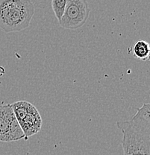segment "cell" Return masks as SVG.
Instances as JSON below:
<instances>
[{
	"instance_id": "obj_1",
	"label": "cell",
	"mask_w": 150,
	"mask_h": 155,
	"mask_svg": "<svg viewBox=\"0 0 150 155\" xmlns=\"http://www.w3.org/2000/svg\"><path fill=\"white\" fill-rule=\"evenodd\" d=\"M124 155H150V105L145 103L129 120L117 122Z\"/></svg>"
},
{
	"instance_id": "obj_2",
	"label": "cell",
	"mask_w": 150,
	"mask_h": 155,
	"mask_svg": "<svg viewBox=\"0 0 150 155\" xmlns=\"http://www.w3.org/2000/svg\"><path fill=\"white\" fill-rule=\"evenodd\" d=\"M35 11L31 0H0V28L11 33L28 28Z\"/></svg>"
},
{
	"instance_id": "obj_3",
	"label": "cell",
	"mask_w": 150,
	"mask_h": 155,
	"mask_svg": "<svg viewBox=\"0 0 150 155\" xmlns=\"http://www.w3.org/2000/svg\"><path fill=\"white\" fill-rule=\"evenodd\" d=\"M11 104L25 138L39 133L43 121L36 107L27 101H18Z\"/></svg>"
},
{
	"instance_id": "obj_4",
	"label": "cell",
	"mask_w": 150,
	"mask_h": 155,
	"mask_svg": "<svg viewBox=\"0 0 150 155\" xmlns=\"http://www.w3.org/2000/svg\"><path fill=\"white\" fill-rule=\"evenodd\" d=\"M90 12V9L86 0H67L59 24L65 29H78L86 23Z\"/></svg>"
},
{
	"instance_id": "obj_5",
	"label": "cell",
	"mask_w": 150,
	"mask_h": 155,
	"mask_svg": "<svg viewBox=\"0 0 150 155\" xmlns=\"http://www.w3.org/2000/svg\"><path fill=\"white\" fill-rule=\"evenodd\" d=\"M25 138L11 104L0 105V142H14Z\"/></svg>"
},
{
	"instance_id": "obj_6",
	"label": "cell",
	"mask_w": 150,
	"mask_h": 155,
	"mask_svg": "<svg viewBox=\"0 0 150 155\" xmlns=\"http://www.w3.org/2000/svg\"><path fill=\"white\" fill-rule=\"evenodd\" d=\"M133 56L142 61L149 60L150 56V45L146 40H138L132 47Z\"/></svg>"
},
{
	"instance_id": "obj_7",
	"label": "cell",
	"mask_w": 150,
	"mask_h": 155,
	"mask_svg": "<svg viewBox=\"0 0 150 155\" xmlns=\"http://www.w3.org/2000/svg\"><path fill=\"white\" fill-rule=\"evenodd\" d=\"M67 2V0H52V8L58 22L65 11Z\"/></svg>"
}]
</instances>
